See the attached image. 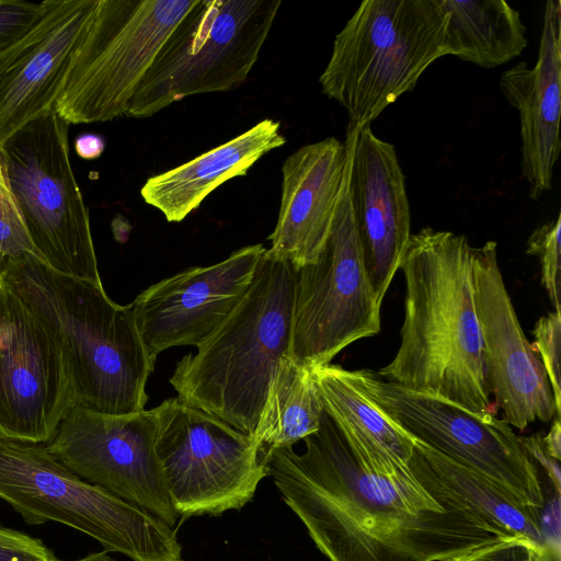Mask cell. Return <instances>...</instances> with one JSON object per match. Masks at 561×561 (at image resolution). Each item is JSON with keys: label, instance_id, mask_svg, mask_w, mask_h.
Instances as JSON below:
<instances>
[{"label": "cell", "instance_id": "14", "mask_svg": "<svg viewBox=\"0 0 561 561\" xmlns=\"http://www.w3.org/2000/svg\"><path fill=\"white\" fill-rule=\"evenodd\" d=\"M75 403L57 333L0 271V435L46 444Z\"/></svg>", "mask_w": 561, "mask_h": 561}, {"label": "cell", "instance_id": "26", "mask_svg": "<svg viewBox=\"0 0 561 561\" xmlns=\"http://www.w3.org/2000/svg\"><path fill=\"white\" fill-rule=\"evenodd\" d=\"M24 255L39 260L13 194L0 149V268L8 261Z\"/></svg>", "mask_w": 561, "mask_h": 561}, {"label": "cell", "instance_id": "9", "mask_svg": "<svg viewBox=\"0 0 561 561\" xmlns=\"http://www.w3.org/2000/svg\"><path fill=\"white\" fill-rule=\"evenodd\" d=\"M69 125L54 110L15 133L1 151L39 261L58 273L102 283L89 210L71 167Z\"/></svg>", "mask_w": 561, "mask_h": 561}, {"label": "cell", "instance_id": "20", "mask_svg": "<svg viewBox=\"0 0 561 561\" xmlns=\"http://www.w3.org/2000/svg\"><path fill=\"white\" fill-rule=\"evenodd\" d=\"M500 90L520 122L522 172L529 197L539 199L552 187L560 156L561 2L545 5L538 58L534 67L519 61L500 78Z\"/></svg>", "mask_w": 561, "mask_h": 561}, {"label": "cell", "instance_id": "12", "mask_svg": "<svg viewBox=\"0 0 561 561\" xmlns=\"http://www.w3.org/2000/svg\"><path fill=\"white\" fill-rule=\"evenodd\" d=\"M348 180L350 150L347 172L327 243L314 263L296 272L288 356L310 368L330 364L353 342L380 331L381 305L365 268Z\"/></svg>", "mask_w": 561, "mask_h": 561}, {"label": "cell", "instance_id": "10", "mask_svg": "<svg viewBox=\"0 0 561 561\" xmlns=\"http://www.w3.org/2000/svg\"><path fill=\"white\" fill-rule=\"evenodd\" d=\"M154 409L156 450L179 517L219 516L253 499L268 474L251 435L178 397Z\"/></svg>", "mask_w": 561, "mask_h": 561}, {"label": "cell", "instance_id": "21", "mask_svg": "<svg viewBox=\"0 0 561 561\" xmlns=\"http://www.w3.org/2000/svg\"><path fill=\"white\" fill-rule=\"evenodd\" d=\"M279 128V122L265 118L193 160L149 178L140 190L144 202L168 222L183 221L219 185L245 175L264 154L286 144Z\"/></svg>", "mask_w": 561, "mask_h": 561}, {"label": "cell", "instance_id": "8", "mask_svg": "<svg viewBox=\"0 0 561 561\" xmlns=\"http://www.w3.org/2000/svg\"><path fill=\"white\" fill-rule=\"evenodd\" d=\"M198 0H98L55 112L68 124L126 116L161 46Z\"/></svg>", "mask_w": 561, "mask_h": 561}, {"label": "cell", "instance_id": "17", "mask_svg": "<svg viewBox=\"0 0 561 561\" xmlns=\"http://www.w3.org/2000/svg\"><path fill=\"white\" fill-rule=\"evenodd\" d=\"M98 0H47L38 21L0 51V149L55 110Z\"/></svg>", "mask_w": 561, "mask_h": 561}, {"label": "cell", "instance_id": "34", "mask_svg": "<svg viewBox=\"0 0 561 561\" xmlns=\"http://www.w3.org/2000/svg\"><path fill=\"white\" fill-rule=\"evenodd\" d=\"M546 451L556 460H560L561 456V423L560 416L552 419V424L546 436L541 437Z\"/></svg>", "mask_w": 561, "mask_h": 561}, {"label": "cell", "instance_id": "4", "mask_svg": "<svg viewBox=\"0 0 561 561\" xmlns=\"http://www.w3.org/2000/svg\"><path fill=\"white\" fill-rule=\"evenodd\" d=\"M296 271L267 256L221 325L169 379L185 404L253 436L279 359L288 355Z\"/></svg>", "mask_w": 561, "mask_h": 561}, {"label": "cell", "instance_id": "15", "mask_svg": "<svg viewBox=\"0 0 561 561\" xmlns=\"http://www.w3.org/2000/svg\"><path fill=\"white\" fill-rule=\"evenodd\" d=\"M471 278L490 393L503 420L524 431L536 421L560 416L543 365L506 289L495 241L473 247Z\"/></svg>", "mask_w": 561, "mask_h": 561}, {"label": "cell", "instance_id": "29", "mask_svg": "<svg viewBox=\"0 0 561 561\" xmlns=\"http://www.w3.org/2000/svg\"><path fill=\"white\" fill-rule=\"evenodd\" d=\"M559 549L524 537L499 539L448 561H552Z\"/></svg>", "mask_w": 561, "mask_h": 561}, {"label": "cell", "instance_id": "30", "mask_svg": "<svg viewBox=\"0 0 561 561\" xmlns=\"http://www.w3.org/2000/svg\"><path fill=\"white\" fill-rule=\"evenodd\" d=\"M46 1L0 0V51L22 37L42 16Z\"/></svg>", "mask_w": 561, "mask_h": 561}, {"label": "cell", "instance_id": "13", "mask_svg": "<svg viewBox=\"0 0 561 561\" xmlns=\"http://www.w3.org/2000/svg\"><path fill=\"white\" fill-rule=\"evenodd\" d=\"M157 427L154 408L106 414L73 404L45 446L80 479L174 527L179 516L156 450Z\"/></svg>", "mask_w": 561, "mask_h": 561}, {"label": "cell", "instance_id": "3", "mask_svg": "<svg viewBox=\"0 0 561 561\" xmlns=\"http://www.w3.org/2000/svg\"><path fill=\"white\" fill-rule=\"evenodd\" d=\"M8 283L57 333L71 373L75 404L106 414L145 409L154 363L131 302L118 305L102 283L58 273L36 256L8 261Z\"/></svg>", "mask_w": 561, "mask_h": 561}, {"label": "cell", "instance_id": "31", "mask_svg": "<svg viewBox=\"0 0 561 561\" xmlns=\"http://www.w3.org/2000/svg\"><path fill=\"white\" fill-rule=\"evenodd\" d=\"M0 561H60L42 540L0 524Z\"/></svg>", "mask_w": 561, "mask_h": 561}, {"label": "cell", "instance_id": "11", "mask_svg": "<svg viewBox=\"0 0 561 561\" xmlns=\"http://www.w3.org/2000/svg\"><path fill=\"white\" fill-rule=\"evenodd\" d=\"M352 380L415 440L501 486L540 513L546 496L538 467L511 425L495 414H478L439 397L380 379L368 369L348 370Z\"/></svg>", "mask_w": 561, "mask_h": 561}, {"label": "cell", "instance_id": "28", "mask_svg": "<svg viewBox=\"0 0 561 561\" xmlns=\"http://www.w3.org/2000/svg\"><path fill=\"white\" fill-rule=\"evenodd\" d=\"M533 348L539 356L551 386L558 413L561 415V310L549 311L540 317L533 329Z\"/></svg>", "mask_w": 561, "mask_h": 561}, {"label": "cell", "instance_id": "16", "mask_svg": "<svg viewBox=\"0 0 561 561\" xmlns=\"http://www.w3.org/2000/svg\"><path fill=\"white\" fill-rule=\"evenodd\" d=\"M265 251L261 243L247 245L216 264L186 268L142 290L131 306L149 356L156 360L170 347L204 343L244 297Z\"/></svg>", "mask_w": 561, "mask_h": 561}, {"label": "cell", "instance_id": "25", "mask_svg": "<svg viewBox=\"0 0 561 561\" xmlns=\"http://www.w3.org/2000/svg\"><path fill=\"white\" fill-rule=\"evenodd\" d=\"M311 370L323 409L333 421L362 433L408 463L415 439L363 392L348 369L330 363Z\"/></svg>", "mask_w": 561, "mask_h": 561}, {"label": "cell", "instance_id": "23", "mask_svg": "<svg viewBox=\"0 0 561 561\" xmlns=\"http://www.w3.org/2000/svg\"><path fill=\"white\" fill-rule=\"evenodd\" d=\"M446 9L450 55L482 68H495L527 47L520 13L504 0H440Z\"/></svg>", "mask_w": 561, "mask_h": 561}, {"label": "cell", "instance_id": "24", "mask_svg": "<svg viewBox=\"0 0 561 561\" xmlns=\"http://www.w3.org/2000/svg\"><path fill=\"white\" fill-rule=\"evenodd\" d=\"M323 411L311 368L283 356L252 436L262 457L316 433Z\"/></svg>", "mask_w": 561, "mask_h": 561}, {"label": "cell", "instance_id": "19", "mask_svg": "<svg viewBox=\"0 0 561 561\" xmlns=\"http://www.w3.org/2000/svg\"><path fill=\"white\" fill-rule=\"evenodd\" d=\"M347 167V145L335 137L305 145L286 158L267 256L286 261L296 272L318 260L331 232Z\"/></svg>", "mask_w": 561, "mask_h": 561}, {"label": "cell", "instance_id": "33", "mask_svg": "<svg viewBox=\"0 0 561 561\" xmlns=\"http://www.w3.org/2000/svg\"><path fill=\"white\" fill-rule=\"evenodd\" d=\"M105 148L104 139L99 135L84 134L79 136L75 141L77 154L87 160L99 158Z\"/></svg>", "mask_w": 561, "mask_h": 561}, {"label": "cell", "instance_id": "5", "mask_svg": "<svg viewBox=\"0 0 561 561\" xmlns=\"http://www.w3.org/2000/svg\"><path fill=\"white\" fill-rule=\"evenodd\" d=\"M440 0H364L335 35L319 77L321 92L342 105L348 126L370 125L423 72L450 55Z\"/></svg>", "mask_w": 561, "mask_h": 561}, {"label": "cell", "instance_id": "27", "mask_svg": "<svg viewBox=\"0 0 561 561\" xmlns=\"http://www.w3.org/2000/svg\"><path fill=\"white\" fill-rule=\"evenodd\" d=\"M561 216L537 227L526 243V253L537 256L541 270V284L545 287L553 310H561Z\"/></svg>", "mask_w": 561, "mask_h": 561}, {"label": "cell", "instance_id": "2", "mask_svg": "<svg viewBox=\"0 0 561 561\" xmlns=\"http://www.w3.org/2000/svg\"><path fill=\"white\" fill-rule=\"evenodd\" d=\"M463 234L425 227L412 233L399 270L405 283L400 344L376 374L478 414H495Z\"/></svg>", "mask_w": 561, "mask_h": 561}, {"label": "cell", "instance_id": "35", "mask_svg": "<svg viewBox=\"0 0 561 561\" xmlns=\"http://www.w3.org/2000/svg\"><path fill=\"white\" fill-rule=\"evenodd\" d=\"M76 561H116V560L113 559L112 557H110L107 554V552L102 551V552H94V553L88 554V556H85L81 559H78Z\"/></svg>", "mask_w": 561, "mask_h": 561}, {"label": "cell", "instance_id": "22", "mask_svg": "<svg viewBox=\"0 0 561 561\" xmlns=\"http://www.w3.org/2000/svg\"><path fill=\"white\" fill-rule=\"evenodd\" d=\"M408 466L420 484L438 502L470 511L540 546L550 545L542 513L523 505L483 474L417 440Z\"/></svg>", "mask_w": 561, "mask_h": 561}, {"label": "cell", "instance_id": "32", "mask_svg": "<svg viewBox=\"0 0 561 561\" xmlns=\"http://www.w3.org/2000/svg\"><path fill=\"white\" fill-rule=\"evenodd\" d=\"M520 443L529 457L535 461L536 465L541 466L552 485L554 486L556 493H560V468L559 461L552 458L545 449L541 436H519Z\"/></svg>", "mask_w": 561, "mask_h": 561}, {"label": "cell", "instance_id": "6", "mask_svg": "<svg viewBox=\"0 0 561 561\" xmlns=\"http://www.w3.org/2000/svg\"><path fill=\"white\" fill-rule=\"evenodd\" d=\"M0 500L31 525L57 522L133 561H180L174 528L60 463L45 444L0 435Z\"/></svg>", "mask_w": 561, "mask_h": 561}, {"label": "cell", "instance_id": "1", "mask_svg": "<svg viewBox=\"0 0 561 561\" xmlns=\"http://www.w3.org/2000/svg\"><path fill=\"white\" fill-rule=\"evenodd\" d=\"M306 449L263 455L286 505L329 561H448L515 536L438 502L411 470L387 476L355 453L323 411Z\"/></svg>", "mask_w": 561, "mask_h": 561}, {"label": "cell", "instance_id": "7", "mask_svg": "<svg viewBox=\"0 0 561 561\" xmlns=\"http://www.w3.org/2000/svg\"><path fill=\"white\" fill-rule=\"evenodd\" d=\"M280 4V0H198L161 46L126 116L150 117L186 96L241 87Z\"/></svg>", "mask_w": 561, "mask_h": 561}, {"label": "cell", "instance_id": "18", "mask_svg": "<svg viewBox=\"0 0 561 561\" xmlns=\"http://www.w3.org/2000/svg\"><path fill=\"white\" fill-rule=\"evenodd\" d=\"M348 191L364 264L381 305L411 237L405 178L391 142L347 125Z\"/></svg>", "mask_w": 561, "mask_h": 561}]
</instances>
